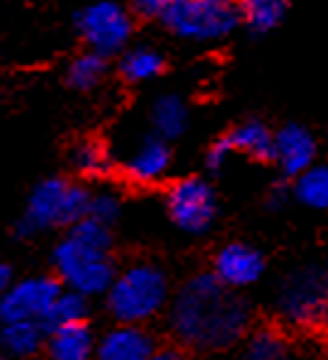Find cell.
I'll return each mask as SVG.
<instances>
[{
  "instance_id": "cell-1",
  "label": "cell",
  "mask_w": 328,
  "mask_h": 360,
  "mask_svg": "<svg viewBox=\"0 0 328 360\" xmlns=\"http://www.w3.org/2000/svg\"><path fill=\"white\" fill-rule=\"evenodd\" d=\"M168 319L180 343L197 351H221L248 331L251 307L214 273H199L178 290Z\"/></svg>"
},
{
  "instance_id": "cell-2",
  "label": "cell",
  "mask_w": 328,
  "mask_h": 360,
  "mask_svg": "<svg viewBox=\"0 0 328 360\" xmlns=\"http://www.w3.org/2000/svg\"><path fill=\"white\" fill-rule=\"evenodd\" d=\"M90 193L81 185H73L61 178L41 180L32 190L25 214L15 224V236L29 239L44 229L54 226H73L88 217Z\"/></svg>"
},
{
  "instance_id": "cell-3",
  "label": "cell",
  "mask_w": 328,
  "mask_h": 360,
  "mask_svg": "<svg viewBox=\"0 0 328 360\" xmlns=\"http://www.w3.org/2000/svg\"><path fill=\"white\" fill-rule=\"evenodd\" d=\"M168 302V280L161 268L139 263L114 278L107 290V309L119 324H136L153 319Z\"/></svg>"
},
{
  "instance_id": "cell-4",
  "label": "cell",
  "mask_w": 328,
  "mask_h": 360,
  "mask_svg": "<svg viewBox=\"0 0 328 360\" xmlns=\"http://www.w3.org/2000/svg\"><path fill=\"white\" fill-rule=\"evenodd\" d=\"M51 266H54L56 278L61 280L63 288L86 295V297L107 295V290L117 278L110 251L86 246L73 239L71 234L61 239V243H56L54 253H51Z\"/></svg>"
},
{
  "instance_id": "cell-5",
  "label": "cell",
  "mask_w": 328,
  "mask_h": 360,
  "mask_svg": "<svg viewBox=\"0 0 328 360\" xmlns=\"http://www.w3.org/2000/svg\"><path fill=\"white\" fill-rule=\"evenodd\" d=\"M277 309L297 326L328 321V270L316 266L292 270L277 288Z\"/></svg>"
},
{
  "instance_id": "cell-6",
  "label": "cell",
  "mask_w": 328,
  "mask_h": 360,
  "mask_svg": "<svg viewBox=\"0 0 328 360\" xmlns=\"http://www.w3.org/2000/svg\"><path fill=\"white\" fill-rule=\"evenodd\" d=\"M161 22L180 39L214 41L234 30L236 13L231 5L211 3V0H176Z\"/></svg>"
},
{
  "instance_id": "cell-7",
  "label": "cell",
  "mask_w": 328,
  "mask_h": 360,
  "mask_svg": "<svg viewBox=\"0 0 328 360\" xmlns=\"http://www.w3.org/2000/svg\"><path fill=\"white\" fill-rule=\"evenodd\" d=\"M78 30L90 51L100 56L117 54L131 37V18L122 5L103 0L78 15Z\"/></svg>"
},
{
  "instance_id": "cell-8",
  "label": "cell",
  "mask_w": 328,
  "mask_h": 360,
  "mask_svg": "<svg viewBox=\"0 0 328 360\" xmlns=\"http://www.w3.org/2000/svg\"><path fill=\"white\" fill-rule=\"evenodd\" d=\"M63 292L61 280L49 278V275H34V278H22L3 292L0 302V316L3 324L8 321H39L46 316L56 297Z\"/></svg>"
},
{
  "instance_id": "cell-9",
  "label": "cell",
  "mask_w": 328,
  "mask_h": 360,
  "mask_svg": "<svg viewBox=\"0 0 328 360\" xmlns=\"http://www.w3.org/2000/svg\"><path fill=\"white\" fill-rule=\"evenodd\" d=\"M168 212L178 229L188 234H202L211 226L214 219V193L202 178H185L178 180L168 190Z\"/></svg>"
},
{
  "instance_id": "cell-10",
  "label": "cell",
  "mask_w": 328,
  "mask_h": 360,
  "mask_svg": "<svg viewBox=\"0 0 328 360\" xmlns=\"http://www.w3.org/2000/svg\"><path fill=\"white\" fill-rule=\"evenodd\" d=\"M263 270H265V258L258 248L248 246V243H229L216 253L211 273L229 288L243 290L258 283Z\"/></svg>"
},
{
  "instance_id": "cell-11",
  "label": "cell",
  "mask_w": 328,
  "mask_h": 360,
  "mask_svg": "<svg viewBox=\"0 0 328 360\" xmlns=\"http://www.w3.org/2000/svg\"><path fill=\"white\" fill-rule=\"evenodd\" d=\"M156 356V343L151 333L136 324H119L98 341L95 360H151Z\"/></svg>"
},
{
  "instance_id": "cell-12",
  "label": "cell",
  "mask_w": 328,
  "mask_h": 360,
  "mask_svg": "<svg viewBox=\"0 0 328 360\" xmlns=\"http://www.w3.org/2000/svg\"><path fill=\"white\" fill-rule=\"evenodd\" d=\"M316 141L304 127L287 124L275 134V156L273 161L282 168L284 176L299 178L304 171L314 166Z\"/></svg>"
},
{
  "instance_id": "cell-13",
  "label": "cell",
  "mask_w": 328,
  "mask_h": 360,
  "mask_svg": "<svg viewBox=\"0 0 328 360\" xmlns=\"http://www.w3.org/2000/svg\"><path fill=\"white\" fill-rule=\"evenodd\" d=\"M168 166H171V149H168L166 139H161V136H146L126 156L124 173L134 183H156V180L166 176Z\"/></svg>"
},
{
  "instance_id": "cell-14",
  "label": "cell",
  "mask_w": 328,
  "mask_h": 360,
  "mask_svg": "<svg viewBox=\"0 0 328 360\" xmlns=\"http://www.w3.org/2000/svg\"><path fill=\"white\" fill-rule=\"evenodd\" d=\"M98 351L93 331L83 324H73L66 329L51 331L46 341V356L49 360H90Z\"/></svg>"
},
{
  "instance_id": "cell-15",
  "label": "cell",
  "mask_w": 328,
  "mask_h": 360,
  "mask_svg": "<svg viewBox=\"0 0 328 360\" xmlns=\"http://www.w3.org/2000/svg\"><path fill=\"white\" fill-rule=\"evenodd\" d=\"M49 341V333L39 321H8L3 324V351L5 358L29 360Z\"/></svg>"
},
{
  "instance_id": "cell-16",
  "label": "cell",
  "mask_w": 328,
  "mask_h": 360,
  "mask_svg": "<svg viewBox=\"0 0 328 360\" xmlns=\"http://www.w3.org/2000/svg\"><path fill=\"white\" fill-rule=\"evenodd\" d=\"M226 136H229L234 151L248 153L251 158L270 161V158L275 156V134L258 120L243 122V124L231 129Z\"/></svg>"
},
{
  "instance_id": "cell-17",
  "label": "cell",
  "mask_w": 328,
  "mask_h": 360,
  "mask_svg": "<svg viewBox=\"0 0 328 360\" xmlns=\"http://www.w3.org/2000/svg\"><path fill=\"white\" fill-rule=\"evenodd\" d=\"M88 316V297L81 292H73V290H63L51 304V309L46 311V316L41 319V326L46 333L66 329L73 324H83Z\"/></svg>"
},
{
  "instance_id": "cell-18",
  "label": "cell",
  "mask_w": 328,
  "mask_h": 360,
  "mask_svg": "<svg viewBox=\"0 0 328 360\" xmlns=\"http://www.w3.org/2000/svg\"><path fill=\"white\" fill-rule=\"evenodd\" d=\"M151 124L156 136L161 139H176L188 127V108L178 95H163L151 108Z\"/></svg>"
},
{
  "instance_id": "cell-19",
  "label": "cell",
  "mask_w": 328,
  "mask_h": 360,
  "mask_svg": "<svg viewBox=\"0 0 328 360\" xmlns=\"http://www.w3.org/2000/svg\"><path fill=\"white\" fill-rule=\"evenodd\" d=\"M289 0H241V18L248 30L256 34H265L282 22Z\"/></svg>"
},
{
  "instance_id": "cell-20",
  "label": "cell",
  "mask_w": 328,
  "mask_h": 360,
  "mask_svg": "<svg viewBox=\"0 0 328 360\" xmlns=\"http://www.w3.org/2000/svg\"><path fill=\"white\" fill-rule=\"evenodd\" d=\"M294 195L311 210H328V166H311L294 183Z\"/></svg>"
},
{
  "instance_id": "cell-21",
  "label": "cell",
  "mask_w": 328,
  "mask_h": 360,
  "mask_svg": "<svg viewBox=\"0 0 328 360\" xmlns=\"http://www.w3.org/2000/svg\"><path fill=\"white\" fill-rule=\"evenodd\" d=\"M122 76L131 83H144L163 71V56L149 46H136L122 56Z\"/></svg>"
},
{
  "instance_id": "cell-22",
  "label": "cell",
  "mask_w": 328,
  "mask_h": 360,
  "mask_svg": "<svg viewBox=\"0 0 328 360\" xmlns=\"http://www.w3.org/2000/svg\"><path fill=\"white\" fill-rule=\"evenodd\" d=\"M241 360H289V351L284 338L273 329H258L251 333Z\"/></svg>"
},
{
  "instance_id": "cell-23",
  "label": "cell",
  "mask_w": 328,
  "mask_h": 360,
  "mask_svg": "<svg viewBox=\"0 0 328 360\" xmlns=\"http://www.w3.org/2000/svg\"><path fill=\"white\" fill-rule=\"evenodd\" d=\"M105 71H107L105 56L95 54V51H88V54H81L71 61V66H68V71H66V81L76 90H90L103 81Z\"/></svg>"
},
{
  "instance_id": "cell-24",
  "label": "cell",
  "mask_w": 328,
  "mask_h": 360,
  "mask_svg": "<svg viewBox=\"0 0 328 360\" xmlns=\"http://www.w3.org/2000/svg\"><path fill=\"white\" fill-rule=\"evenodd\" d=\"M71 163L81 176H88V178H98L103 173H107L110 168V156L105 151L103 144L98 141H83L73 149V156H71Z\"/></svg>"
},
{
  "instance_id": "cell-25",
  "label": "cell",
  "mask_w": 328,
  "mask_h": 360,
  "mask_svg": "<svg viewBox=\"0 0 328 360\" xmlns=\"http://www.w3.org/2000/svg\"><path fill=\"white\" fill-rule=\"evenodd\" d=\"M68 234L73 239H78L86 246H93V248H100V251H110L112 248V234H110V226L103 224V221L93 219V217H86L81 219L78 224L71 226Z\"/></svg>"
},
{
  "instance_id": "cell-26",
  "label": "cell",
  "mask_w": 328,
  "mask_h": 360,
  "mask_svg": "<svg viewBox=\"0 0 328 360\" xmlns=\"http://www.w3.org/2000/svg\"><path fill=\"white\" fill-rule=\"evenodd\" d=\"M122 214V202L119 198L114 193H110V190H103V193H95L90 195V210H88V217H93V219L103 221V224H112V221H117Z\"/></svg>"
},
{
  "instance_id": "cell-27",
  "label": "cell",
  "mask_w": 328,
  "mask_h": 360,
  "mask_svg": "<svg viewBox=\"0 0 328 360\" xmlns=\"http://www.w3.org/2000/svg\"><path fill=\"white\" fill-rule=\"evenodd\" d=\"M231 153H234V146H231L229 136H221V139H216L214 144L209 146L207 166L211 168V171H221V168L226 166V161H229Z\"/></svg>"
},
{
  "instance_id": "cell-28",
  "label": "cell",
  "mask_w": 328,
  "mask_h": 360,
  "mask_svg": "<svg viewBox=\"0 0 328 360\" xmlns=\"http://www.w3.org/2000/svg\"><path fill=\"white\" fill-rule=\"evenodd\" d=\"M176 3V0H134V10L141 18H158L168 13V8Z\"/></svg>"
},
{
  "instance_id": "cell-29",
  "label": "cell",
  "mask_w": 328,
  "mask_h": 360,
  "mask_svg": "<svg viewBox=\"0 0 328 360\" xmlns=\"http://www.w3.org/2000/svg\"><path fill=\"white\" fill-rule=\"evenodd\" d=\"M284 200H287V190H284L282 185H275V188L270 190L268 205H270V207H282Z\"/></svg>"
},
{
  "instance_id": "cell-30",
  "label": "cell",
  "mask_w": 328,
  "mask_h": 360,
  "mask_svg": "<svg viewBox=\"0 0 328 360\" xmlns=\"http://www.w3.org/2000/svg\"><path fill=\"white\" fill-rule=\"evenodd\" d=\"M18 283V280H15V275H13V268L8 266V263H3V266H0V290H8V288H13V285Z\"/></svg>"
},
{
  "instance_id": "cell-31",
  "label": "cell",
  "mask_w": 328,
  "mask_h": 360,
  "mask_svg": "<svg viewBox=\"0 0 328 360\" xmlns=\"http://www.w3.org/2000/svg\"><path fill=\"white\" fill-rule=\"evenodd\" d=\"M151 360H185V358L180 356L178 351H171V348H163V351H156V356H153Z\"/></svg>"
},
{
  "instance_id": "cell-32",
  "label": "cell",
  "mask_w": 328,
  "mask_h": 360,
  "mask_svg": "<svg viewBox=\"0 0 328 360\" xmlns=\"http://www.w3.org/2000/svg\"><path fill=\"white\" fill-rule=\"evenodd\" d=\"M211 3H221V5H231L234 0H211Z\"/></svg>"
}]
</instances>
